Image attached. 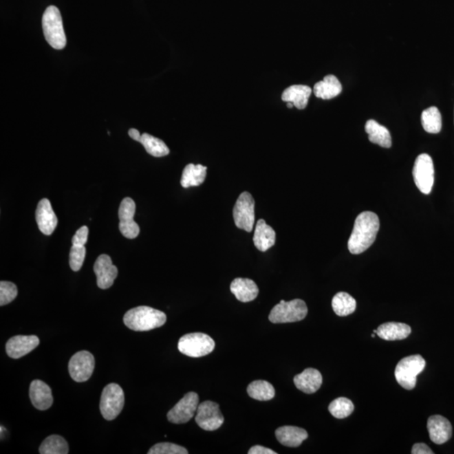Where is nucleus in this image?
<instances>
[{
  "mask_svg": "<svg viewBox=\"0 0 454 454\" xmlns=\"http://www.w3.org/2000/svg\"><path fill=\"white\" fill-rule=\"evenodd\" d=\"M274 450L264 448L263 446L256 445L250 448L248 454H276Z\"/></svg>",
  "mask_w": 454,
  "mask_h": 454,
  "instance_id": "obj_39",
  "label": "nucleus"
},
{
  "mask_svg": "<svg viewBox=\"0 0 454 454\" xmlns=\"http://www.w3.org/2000/svg\"><path fill=\"white\" fill-rule=\"evenodd\" d=\"M307 313V305L300 299L291 301H281L272 309L268 319L275 324L296 323L304 320Z\"/></svg>",
  "mask_w": 454,
  "mask_h": 454,
  "instance_id": "obj_5",
  "label": "nucleus"
},
{
  "mask_svg": "<svg viewBox=\"0 0 454 454\" xmlns=\"http://www.w3.org/2000/svg\"><path fill=\"white\" fill-rule=\"evenodd\" d=\"M123 321L131 330L147 332L162 327L166 323V316L161 310L149 306H138L129 310L125 314Z\"/></svg>",
  "mask_w": 454,
  "mask_h": 454,
  "instance_id": "obj_2",
  "label": "nucleus"
},
{
  "mask_svg": "<svg viewBox=\"0 0 454 454\" xmlns=\"http://www.w3.org/2000/svg\"><path fill=\"white\" fill-rule=\"evenodd\" d=\"M255 202L248 192L241 193L233 208V218L237 228L251 233L255 221Z\"/></svg>",
  "mask_w": 454,
  "mask_h": 454,
  "instance_id": "obj_8",
  "label": "nucleus"
},
{
  "mask_svg": "<svg viewBox=\"0 0 454 454\" xmlns=\"http://www.w3.org/2000/svg\"><path fill=\"white\" fill-rule=\"evenodd\" d=\"M275 241V230L270 225H268L264 219H260L257 223L255 236H253V242H255V247L260 252H266L267 250L274 246Z\"/></svg>",
  "mask_w": 454,
  "mask_h": 454,
  "instance_id": "obj_22",
  "label": "nucleus"
},
{
  "mask_svg": "<svg viewBox=\"0 0 454 454\" xmlns=\"http://www.w3.org/2000/svg\"><path fill=\"white\" fill-rule=\"evenodd\" d=\"M413 177L416 187L423 194H430L434 184V165L429 154L419 155L415 159Z\"/></svg>",
  "mask_w": 454,
  "mask_h": 454,
  "instance_id": "obj_9",
  "label": "nucleus"
},
{
  "mask_svg": "<svg viewBox=\"0 0 454 454\" xmlns=\"http://www.w3.org/2000/svg\"><path fill=\"white\" fill-rule=\"evenodd\" d=\"M248 393L252 399L267 401L274 398L275 389L270 382L256 380L248 385Z\"/></svg>",
  "mask_w": 454,
  "mask_h": 454,
  "instance_id": "obj_29",
  "label": "nucleus"
},
{
  "mask_svg": "<svg viewBox=\"0 0 454 454\" xmlns=\"http://www.w3.org/2000/svg\"><path fill=\"white\" fill-rule=\"evenodd\" d=\"M89 228L86 226H83L76 232L72 244L75 246H85L87 241H88Z\"/></svg>",
  "mask_w": 454,
  "mask_h": 454,
  "instance_id": "obj_37",
  "label": "nucleus"
},
{
  "mask_svg": "<svg viewBox=\"0 0 454 454\" xmlns=\"http://www.w3.org/2000/svg\"><path fill=\"white\" fill-rule=\"evenodd\" d=\"M422 124L426 132L437 134L442 130V116L437 107L433 106L425 109L422 114Z\"/></svg>",
  "mask_w": 454,
  "mask_h": 454,
  "instance_id": "obj_30",
  "label": "nucleus"
},
{
  "mask_svg": "<svg viewBox=\"0 0 454 454\" xmlns=\"http://www.w3.org/2000/svg\"><path fill=\"white\" fill-rule=\"evenodd\" d=\"M328 410L334 418L343 419L353 413L354 406L349 399L339 397L329 404Z\"/></svg>",
  "mask_w": 454,
  "mask_h": 454,
  "instance_id": "obj_33",
  "label": "nucleus"
},
{
  "mask_svg": "<svg viewBox=\"0 0 454 454\" xmlns=\"http://www.w3.org/2000/svg\"><path fill=\"white\" fill-rule=\"evenodd\" d=\"M215 340L202 332L189 333L179 340L177 348L181 354L191 358H200L210 354L215 349Z\"/></svg>",
  "mask_w": 454,
  "mask_h": 454,
  "instance_id": "obj_6",
  "label": "nucleus"
},
{
  "mask_svg": "<svg viewBox=\"0 0 454 454\" xmlns=\"http://www.w3.org/2000/svg\"><path fill=\"white\" fill-rule=\"evenodd\" d=\"M365 131L369 135V140L371 142L377 144V145L385 149H389L391 147V136L387 128L378 124L377 121L369 120L365 125Z\"/></svg>",
  "mask_w": 454,
  "mask_h": 454,
  "instance_id": "obj_26",
  "label": "nucleus"
},
{
  "mask_svg": "<svg viewBox=\"0 0 454 454\" xmlns=\"http://www.w3.org/2000/svg\"><path fill=\"white\" fill-rule=\"evenodd\" d=\"M380 230V219L374 212L365 211L356 218L353 232L348 240V249L353 255H360L371 247Z\"/></svg>",
  "mask_w": 454,
  "mask_h": 454,
  "instance_id": "obj_1",
  "label": "nucleus"
},
{
  "mask_svg": "<svg viewBox=\"0 0 454 454\" xmlns=\"http://www.w3.org/2000/svg\"><path fill=\"white\" fill-rule=\"evenodd\" d=\"M86 256V249L85 246H72L69 264L72 270L78 272L81 270L83 262H85Z\"/></svg>",
  "mask_w": 454,
  "mask_h": 454,
  "instance_id": "obj_36",
  "label": "nucleus"
},
{
  "mask_svg": "<svg viewBox=\"0 0 454 454\" xmlns=\"http://www.w3.org/2000/svg\"><path fill=\"white\" fill-rule=\"evenodd\" d=\"M426 367V361L421 355H411L401 359L395 370L397 382L404 389L411 391L415 387L419 374Z\"/></svg>",
  "mask_w": 454,
  "mask_h": 454,
  "instance_id": "obj_4",
  "label": "nucleus"
},
{
  "mask_svg": "<svg viewBox=\"0 0 454 454\" xmlns=\"http://www.w3.org/2000/svg\"><path fill=\"white\" fill-rule=\"evenodd\" d=\"M199 404L198 393L188 392L169 411L166 418L173 424L186 423L194 418Z\"/></svg>",
  "mask_w": 454,
  "mask_h": 454,
  "instance_id": "obj_12",
  "label": "nucleus"
},
{
  "mask_svg": "<svg viewBox=\"0 0 454 454\" xmlns=\"http://www.w3.org/2000/svg\"><path fill=\"white\" fill-rule=\"evenodd\" d=\"M18 290L12 282H0V305L10 304L17 297Z\"/></svg>",
  "mask_w": 454,
  "mask_h": 454,
  "instance_id": "obj_35",
  "label": "nucleus"
},
{
  "mask_svg": "<svg viewBox=\"0 0 454 454\" xmlns=\"http://www.w3.org/2000/svg\"><path fill=\"white\" fill-rule=\"evenodd\" d=\"M145 147L147 153L156 158L165 157L169 154V147L162 141L161 139L155 138L150 134L144 133L142 135L140 142Z\"/></svg>",
  "mask_w": 454,
  "mask_h": 454,
  "instance_id": "obj_32",
  "label": "nucleus"
},
{
  "mask_svg": "<svg viewBox=\"0 0 454 454\" xmlns=\"http://www.w3.org/2000/svg\"><path fill=\"white\" fill-rule=\"evenodd\" d=\"M195 422L200 429L204 431H215L222 426L224 422V416L219 411L217 403L206 400L199 404Z\"/></svg>",
  "mask_w": 454,
  "mask_h": 454,
  "instance_id": "obj_10",
  "label": "nucleus"
},
{
  "mask_svg": "<svg viewBox=\"0 0 454 454\" xmlns=\"http://www.w3.org/2000/svg\"><path fill=\"white\" fill-rule=\"evenodd\" d=\"M125 395L119 385L111 383L106 385L102 392L100 408L102 415L107 421H112L123 410Z\"/></svg>",
  "mask_w": 454,
  "mask_h": 454,
  "instance_id": "obj_7",
  "label": "nucleus"
},
{
  "mask_svg": "<svg viewBox=\"0 0 454 454\" xmlns=\"http://www.w3.org/2000/svg\"><path fill=\"white\" fill-rule=\"evenodd\" d=\"M149 454H188V450L184 446L171 444V442H160L151 448Z\"/></svg>",
  "mask_w": 454,
  "mask_h": 454,
  "instance_id": "obj_34",
  "label": "nucleus"
},
{
  "mask_svg": "<svg viewBox=\"0 0 454 454\" xmlns=\"http://www.w3.org/2000/svg\"><path fill=\"white\" fill-rule=\"evenodd\" d=\"M43 33L49 45L56 50L66 47L67 39L64 32L62 15L56 6H49L43 17Z\"/></svg>",
  "mask_w": 454,
  "mask_h": 454,
  "instance_id": "obj_3",
  "label": "nucleus"
},
{
  "mask_svg": "<svg viewBox=\"0 0 454 454\" xmlns=\"http://www.w3.org/2000/svg\"><path fill=\"white\" fill-rule=\"evenodd\" d=\"M129 136H130L131 138L136 142H140V140H141L142 138L140 132L134 128L130 129V130H129Z\"/></svg>",
  "mask_w": 454,
  "mask_h": 454,
  "instance_id": "obj_40",
  "label": "nucleus"
},
{
  "mask_svg": "<svg viewBox=\"0 0 454 454\" xmlns=\"http://www.w3.org/2000/svg\"><path fill=\"white\" fill-rule=\"evenodd\" d=\"M427 429H429L431 440L438 445L445 444L452 437L451 423L442 415L430 416L427 421Z\"/></svg>",
  "mask_w": 454,
  "mask_h": 454,
  "instance_id": "obj_17",
  "label": "nucleus"
},
{
  "mask_svg": "<svg viewBox=\"0 0 454 454\" xmlns=\"http://www.w3.org/2000/svg\"><path fill=\"white\" fill-rule=\"evenodd\" d=\"M374 333L386 340H403L411 335L410 325L400 323H386L380 325Z\"/></svg>",
  "mask_w": 454,
  "mask_h": 454,
  "instance_id": "obj_23",
  "label": "nucleus"
},
{
  "mask_svg": "<svg viewBox=\"0 0 454 454\" xmlns=\"http://www.w3.org/2000/svg\"><path fill=\"white\" fill-rule=\"evenodd\" d=\"M136 204L131 198H125L120 203L119 209L121 234L128 239H134L140 233V227L134 221Z\"/></svg>",
  "mask_w": 454,
  "mask_h": 454,
  "instance_id": "obj_13",
  "label": "nucleus"
},
{
  "mask_svg": "<svg viewBox=\"0 0 454 454\" xmlns=\"http://www.w3.org/2000/svg\"><path fill=\"white\" fill-rule=\"evenodd\" d=\"M412 454H433L431 449L425 444H415L412 446Z\"/></svg>",
  "mask_w": 454,
  "mask_h": 454,
  "instance_id": "obj_38",
  "label": "nucleus"
},
{
  "mask_svg": "<svg viewBox=\"0 0 454 454\" xmlns=\"http://www.w3.org/2000/svg\"><path fill=\"white\" fill-rule=\"evenodd\" d=\"M343 87L334 75L325 76L323 81L316 83L313 92L317 98L331 100L342 93Z\"/></svg>",
  "mask_w": 454,
  "mask_h": 454,
  "instance_id": "obj_24",
  "label": "nucleus"
},
{
  "mask_svg": "<svg viewBox=\"0 0 454 454\" xmlns=\"http://www.w3.org/2000/svg\"><path fill=\"white\" fill-rule=\"evenodd\" d=\"M36 219L38 227L44 235L50 236L54 232L58 226V219L52 209L50 200L43 199L38 204Z\"/></svg>",
  "mask_w": 454,
  "mask_h": 454,
  "instance_id": "obj_16",
  "label": "nucleus"
},
{
  "mask_svg": "<svg viewBox=\"0 0 454 454\" xmlns=\"http://www.w3.org/2000/svg\"><path fill=\"white\" fill-rule=\"evenodd\" d=\"M275 436L282 445L290 448H297L305 439H307L308 433L301 427L285 426L276 430Z\"/></svg>",
  "mask_w": 454,
  "mask_h": 454,
  "instance_id": "obj_21",
  "label": "nucleus"
},
{
  "mask_svg": "<svg viewBox=\"0 0 454 454\" xmlns=\"http://www.w3.org/2000/svg\"><path fill=\"white\" fill-rule=\"evenodd\" d=\"M96 366L94 355L88 351H80L71 358L68 371L72 378L78 383L89 380Z\"/></svg>",
  "mask_w": 454,
  "mask_h": 454,
  "instance_id": "obj_11",
  "label": "nucleus"
},
{
  "mask_svg": "<svg viewBox=\"0 0 454 454\" xmlns=\"http://www.w3.org/2000/svg\"><path fill=\"white\" fill-rule=\"evenodd\" d=\"M230 291L238 301L244 303L255 301L259 293L253 280L244 278L235 279L230 283Z\"/></svg>",
  "mask_w": 454,
  "mask_h": 454,
  "instance_id": "obj_20",
  "label": "nucleus"
},
{
  "mask_svg": "<svg viewBox=\"0 0 454 454\" xmlns=\"http://www.w3.org/2000/svg\"><path fill=\"white\" fill-rule=\"evenodd\" d=\"M332 309L336 315L347 316L355 312L357 302L355 299L346 292H339L332 299Z\"/></svg>",
  "mask_w": 454,
  "mask_h": 454,
  "instance_id": "obj_28",
  "label": "nucleus"
},
{
  "mask_svg": "<svg viewBox=\"0 0 454 454\" xmlns=\"http://www.w3.org/2000/svg\"><path fill=\"white\" fill-rule=\"evenodd\" d=\"M68 452L69 448L67 441L58 435H52L45 438L39 448L41 454H67Z\"/></svg>",
  "mask_w": 454,
  "mask_h": 454,
  "instance_id": "obj_31",
  "label": "nucleus"
},
{
  "mask_svg": "<svg viewBox=\"0 0 454 454\" xmlns=\"http://www.w3.org/2000/svg\"><path fill=\"white\" fill-rule=\"evenodd\" d=\"M287 107L290 109L293 108L294 107L293 103H291V102H287Z\"/></svg>",
  "mask_w": 454,
  "mask_h": 454,
  "instance_id": "obj_41",
  "label": "nucleus"
},
{
  "mask_svg": "<svg viewBox=\"0 0 454 454\" xmlns=\"http://www.w3.org/2000/svg\"><path fill=\"white\" fill-rule=\"evenodd\" d=\"M207 168L202 164H189L185 166L181 177L184 188L199 186L206 180Z\"/></svg>",
  "mask_w": 454,
  "mask_h": 454,
  "instance_id": "obj_27",
  "label": "nucleus"
},
{
  "mask_svg": "<svg viewBox=\"0 0 454 454\" xmlns=\"http://www.w3.org/2000/svg\"><path fill=\"white\" fill-rule=\"evenodd\" d=\"M94 274L97 277V285L101 290H107L113 285L118 275V268L113 264L111 257L102 255L94 265Z\"/></svg>",
  "mask_w": 454,
  "mask_h": 454,
  "instance_id": "obj_14",
  "label": "nucleus"
},
{
  "mask_svg": "<svg viewBox=\"0 0 454 454\" xmlns=\"http://www.w3.org/2000/svg\"><path fill=\"white\" fill-rule=\"evenodd\" d=\"M30 398L37 410L45 411L52 406V389L45 382L36 380L30 386Z\"/></svg>",
  "mask_w": 454,
  "mask_h": 454,
  "instance_id": "obj_18",
  "label": "nucleus"
},
{
  "mask_svg": "<svg viewBox=\"0 0 454 454\" xmlns=\"http://www.w3.org/2000/svg\"><path fill=\"white\" fill-rule=\"evenodd\" d=\"M371 336H372L373 338H376V333L374 332L373 334L371 335Z\"/></svg>",
  "mask_w": 454,
  "mask_h": 454,
  "instance_id": "obj_42",
  "label": "nucleus"
},
{
  "mask_svg": "<svg viewBox=\"0 0 454 454\" xmlns=\"http://www.w3.org/2000/svg\"><path fill=\"white\" fill-rule=\"evenodd\" d=\"M312 90L306 85H293L287 88L282 94V100L291 102L298 109H304L308 105Z\"/></svg>",
  "mask_w": 454,
  "mask_h": 454,
  "instance_id": "obj_25",
  "label": "nucleus"
},
{
  "mask_svg": "<svg viewBox=\"0 0 454 454\" xmlns=\"http://www.w3.org/2000/svg\"><path fill=\"white\" fill-rule=\"evenodd\" d=\"M323 376L316 369H306L294 378V383L298 389L305 393H316L323 385Z\"/></svg>",
  "mask_w": 454,
  "mask_h": 454,
  "instance_id": "obj_19",
  "label": "nucleus"
},
{
  "mask_svg": "<svg viewBox=\"0 0 454 454\" xmlns=\"http://www.w3.org/2000/svg\"><path fill=\"white\" fill-rule=\"evenodd\" d=\"M40 340L36 336H15L8 340L6 353L12 358H21L28 355L39 345Z\"/></svg>",
  "mask_w": 454,
  "mask_h": 454,
  "instance_id": "obj_15",
  "label": "nucleus"
}]
</instances>
